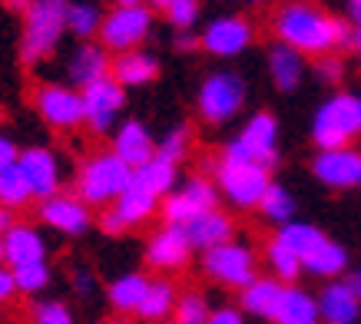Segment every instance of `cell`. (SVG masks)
<instances>
[{
    "instance_id": "35",
    "label": "cell",
    "mask_w": 361,
    "mask_h": 324,
    "mask_svg": "<svg viewBox=\"0 0 361 324\" xmlns=\"http://www.w3.org/2000/svg\"><path fill=\"white\" fill-rule=\"evenodd\" d=\"M259 212H262L272 225H279V228L288 225V222H295V195L288 192L285 185L272 182L262 199V206H259Z\"/></svg>"
},
{
    "instance_id": "29",
    "label": "cell",
    "mask_w": 361,
    "mask_h": 324,
    "mask_svg": "<svg viewBox=\"0 0 361 324\" xmlns=\"http://www.w3.org/2000/svg\"><path fill=\"white\" fill-rule=\"evenodd\" d=\"M149 285H153V278H146L142 271H126V275H120V278L106 288V298H110V304L120 314H136L140 304L146 301Z\"/></svg>"
},
{
    "instance_id": "51",
    "label": "cell",
    "mask_w": 361,
    "mask_h": 324,
    "mask_svg": "<svg viewBox=\"0 0 361 324\" xmlns=\"http://www.w3.org/2000/svg\"><path fill=\"white\" fill-rule=\"evenodd\" d=\"M355 54H358V63H361V30L355 33Z\"/></svg>"
},
{
    "instance_id": "16",
    "label": "cell",
    "mask_w": 361,
    "mask_h": 324,
    "mask_svg": "<svg viewBox=\"0 0 361 324\" xmlns=\"http://www.w3.org/2000/svg\"><path fill=\"white\" fill-rule=\"evenodd\" d=\"M37 218L47 228L60 232V235H83L93 225V208L73 192H60L54 199H47V202H37Z\"/></svg>"
},
{
    "instance_id": "4",
    "label": "cell",
    "mask_w": 361,
    "mask_h": 324,
    "mask_svg": "<svg viewBox=\"0 0 361 324\" xmlns=\"http://www.w3.org/2000/svg\"><path fill=\"white\" fill-rule=\"evenodd\" d=\"M361 136V93H335L312 116V139L318 149H345Z\"/></svg>"
},
{
    "instance_id": "1",
    "label": "cell",
    "mask_w": 361,
    "mask_h": 324,
    "mask_svg": "<svg viewBox=\"0 0 361 324\" xmlns=\"http://www.w3.org/2000/svg\"><path fill=\"white\" fill-rule=\"evenodd\" d=\"M279 44L292 46L302 56H331L338 46L348 44V23L331 17L315 4H285L272 20Z\"/></svg>"
},
{
    "instance_id": "52",
    "label": "cell",
    "mask_w": 361,
    "mask_h": 324,
    "mask_svg": "<svg viewBox=\"0 0 361 324\" xmlns=\"http://www.w3.org/2000/svg\"><path fill=\"white\" fill-rule=\"evenodd\" d=\"M0 265H4V245H0Z\"/></svg>"
},
{
    "instance_id": "27",
    "label": "cell",
    "mask_w": 361,
    "mask_h": 324,
    "mask_svg": "<svg viewBox=\"0 0 361 324\" xmlns=\"http://www.w3.org/2000/svg\"><path fill=\"white\" fill-rule=\"evenodd\" d=\"M348 268V249L335 242V238H325L305 261H302V271L305 275H315V278L325 281H338V275H345Z\"/></svg>"
},
{
    "instance_id": "26",
    "label": "cell",
    "mask_w": 361,
    "mask_h": 324,
    "mask_svg": "<svg viewBox=\"0 0 361 324\" xmlns=\"http://www.w3.org/2000/svg\"><path fill=\"white\" fill-rule=\"evenodd\" d=\"M133 185L146 189L149 195H156V199L163 202L166 195L179 185V166L169 162V159H163V156H153L146 166H140V169L133 173Z\"/></svg>"
},
{
    "instance_id": "21",
    "label": "cell",
    "mask_w": 361,
    "mask_h": 324,
    "mask_svg": "<svg viewBox=\"0 0 361 324\" xmlns=\"http://www.w3.org/2000/svg\"><path fill=\"white\" fill-rule=\"evenodd\" d=\"M285 288H288V285L275 281L272 275H259L252 285H245L239 292L242 314H245V318H259V321H275V318H279V308H282Z\"/></svg>"
},
{
    "instance_id": "44",
    "label": "cell",
    "mask_w": 361,
    "mask_h": 324,
    "mask_svg": "<svg viewBox=\"0 0 361 324\" xmlns=\"http://www.w3.org/2000/svg\"><path fill=\"white\" fill-rule=\"evenodd\" d=\"M17 162H20V146H17L11 136H4V132H0V173L13 169Z\"/></svg>"
},
{
    "instance_id": "30",
    "label": "cell",
    "mask_w": 361,
    "mask_h": 324,
    "mask_svg": "<svg viewBox=\"0 0 361 324\" xmlns=\"http://www.w3.org/2000/svg\"><path fill=\"white\" fill-rule=\"evenodd\" d=\"M176 298H179V292H176L173 281L169 278H153L149 292H146V301L140 304L136 318H142L146 324H166V318H169L173 308H176Z\"/></svg>"
},
{
    "instance_id": "48",
    "label": "cell",
    "mask_w": 361,
    "mask_h": 324,
    "mask_svg": "<svg viewBox=\"0 0 361 324\" xmlns=\"http://www.w3.org/2000/svg\"><path fill=\"white\" fill-rule=\"evenodd\" d=\"M199 46V37H192V33H179L176 37V50H196Z\"/></svg>"
},
{
    "instance_id": "33",
    "label": "cell",
    "mask_w": 361,
    "mask_h": 324,
    "mask_svg": "<svg viewBox=\"0 0 361 324\" xmlns=\"http://www.w3.org/2000/svg\"><path fill=\"white\" fill-rule=\"evenodd\" d=\"M265 265L272 271V278L282 281V285H295V281L305 275V271H302V258L292 255L279 238H269V245H265Z\"/></svg>"
},
{
    "instance_id": "18",
    "label": "cell",
    "mask_w": 361,
    "mask_h": 324,
    "mask_svg": "<svg viewBox=\"0 0 361 324\" xmlns=\"http://www.w3.org/2000/svg\"><path fill=\"white\" fill-rule=\"evenodd\" d=\"M0 245H4V265L11 271L47 261V238H44V232L37 225H30V222H13V225L0 235Z\"/></svg>"
},
{
    "instance_id": "41",
    "label": "cell",
    "mask_w": 361,
    "mask_h": 324,
    "mask_svg": "<svg viewBox=\"0 0 361 324\" xmlns=\"http://www.w3.org/2000/svg\"><path fill=\"white\" fill-rule=\"evenodd\" d=\"M33 324H77L73 311L66 308L63 301H37L30 311Z\"/></svg>"
},
{
    "instance_id": "3",
    "label": "cell",
    "mask_w": 361,
    "mask_h": 324,
    "mask_svg": "<svg viewBox=\"0 0 361 324\" xmlns=\"http://www.w3.org/2000/svg\"><path fill=\"white\" fill-rule=\"evenodd\" d=\"M63 33H66L63 0H37V4H27V11H23L20 60L27 66H40L47 56L56 54Z\"/></svg>"
},
{
    "instance_id": "20",
    "label": "cell",
    "mask_w": 361,
    "mask_h": 324,
    "mask_svg": "<svg viewBox=\"0 0 361 324\" xmlns=\"http://www.w3.org/2000/svg\"><path fill=\"white\" fill-rule=\"evenodd\" d=\"M110 54L103 50L99 44H80L73 54H70V60H66V87L73 89H87L93 87V83H99V80H106L110 76Z\"/></svg>"
},
{
    "instance_id": "8",
    "label": "cell",
    "mask_w": 361,
    "mask_h": 324,
    "mask_svg": "<svg viewBox=\"0 0 361 324\" xmlns=\"http://www.w3.org/2000/svg\"><path fill=\"white\" fill-rule=\"evenodd\" d=\"M222 156L242 162H259L265 169H272L275 159H279V119L272 113H255L239 130V136H232L222 146Z\"/></svg>"
},
{
    "instance_id": "19",
    "label": "cell",
    "mask_w": 361,
    "mask_h": 324,
    "mask_svg": "<svg viewBox=\"0 0 361 324\" xmlns=\"http://www.w3.org/2000/svg\"><path fill=\"white\" fill-rule=\"evenodd\" d=\"M110 152L136 173L140 166H146V162L156 156V136L146 130V123H140V119H123L120 126L113 130V149Z\"/></svg>"
},
{
    "instance_id": "2",
    "label": "cell",
    "mask_w": 361,
    "mask_h": 324,
    "mask_svg": "<svg viewBox=\"0 0 361 324\" xmlns=\"http://www.w3.org/2000/svg\"><path fill=\"white\" fill-rule=\"evenodd\" d=\"M133 185V169L123 159H116L110 149L106 152H90L80 162L77 182H73V195L83 199L90 208H110L116 206L126 189Z\"/></svg>"
},
{
    "instance_id": "12",
    "label": "cell",
    "mask_w": 361,
    "mask_h": 324,
    "mask_svg": "<svg viewBox=\"0 0 361 324\" xmlns=\"http://www.w3.org/2000/svg\"><path fill=\"white\" fill-rule=\"evenodd\" d=\"M83 96V126H87L93 136H106L120 126V113H123V103H126V89L106 76L99 80L93 87L80 89Z\"/></svg>"
},
{
    "instance_id": "53",
    "label": "cell",
    "mask_w": 361,
    "mask_h": 324,
    "mask_svg": "<svg viewBox=\"0 0 361 324\" xmlns=\"http://www.w3.org/2000/svg\"><path fill=\"white\" fill-rule=\"evenodd\" d=\"M166 324H173V321H166Z\"/></svg>"
},
{
    "instance_id": "5",
    "label": "cell",
    "mask_w": 361,
    "mask_h": 324,
    "mask_svg": "<svg viewBox=\"0 0 361 324\" xmlns=\"http://www.w3.org/2000/svg\"><path fill=\"white\" fill-rule=\"evenodd\" d=\"M212 173H216V189H219V195L232 208H239V212H249V208L262 206L265 192H269V185H272V169H265L259 162H242V159H226V156H219Z\"/></svg>"
},
{
    "instance_id": "15",
    "label": "cell",
    "mask_w": 361,
    "mask_h": 324,
    "mask_svg": "<svg viewBox=\"0 0 361 324\" xmlns=\"http://www.w3.org/2000/svg\"><path fill=\"white\" fill-rule=\"evenodd\" d=\"M312 175L329 189H358L361 185V149L345 146V149H318L312 159Z\"/></svg>"
},
{
    "instance_id": "10",
    "label": "cell",
    "mask_w": 361,
    "mask_h": 324,
    "mask_svg": "<svg viewBox=\"0 0 361 324\" xmlns=\"http://www.w3.org/2000/svg\"><path fill=\"white\" fill-rule=\"evenodd\" d=\"M245 106V83L235 73H209L199 87L196 109L199 119L209 126H222L232 116H239V109Z\"/></svg>"
},
{
    "instance_id": "14",
    "label": "cell",
    "mask_w": 361,
    "mask_h": 324,
    "mask_svg": "<svg viewBox=\"0 0 361 324\" xmlns=\"http://www.w3.org/2000/svg\"><path fill=\"white\" fill-rule=\"evenodd\" d=\"M252 37V23L239 13H226V17H212L199 33V46L212 56H239L242 50H249Z\"/></svg>"
},
{
    "instance_id": "24",
    "label": "cell",
    "mask_w": 361,
    "mask_h": 324,
    "mask_svg": "<svg viewBox=\"0 0 361 324\" xmlns=\"http://www.w3.org/2000/svg\"><path fill=\"white\" fill-rule=\"evenodd\" d=\"M269 76H272L275 89H282V93H295L298 87H302V80H305V56L295 54L292 46H285L275 40L272 46H269Z\"/></svg>"
},
{
    "instance_id": "50",
    "label": "cell",
    "mask_w": 361,
    "mask_h": 324,
    "mask_svg": "<svg viewBox=\"0 0 361 324\" xmlns=\"http://www.w3.org/2000/svg\"><path fill=\"white\" fill-rule=\"evenodd\" d=\"M13 225V218H11V212H7V208L0 206V235H4V232H7V228Z\"/></svg>"
},
{
    "instance_id": "28",
    "label": "cell",
    "mask_w": 361,
    "mask_h": 324,
    "mask_svg": "<svg viewBox=\"0 0 361 324\" xmlns=\"http://www.w3.org/2000/svg\"><path fill=\"white\" fill-rule=\"evenodd\" d=\"M163 206L156 195H149L146 189L140 185H130L126 192L116 199V206H110V212L120 218L123 228H133V225H142V222H149L156 216V208Z\"/></svg>"
},
{
    "instance_id": "38",
    "label": "cell",
    "mask_w": 361,
    "mask_h": 324,
    "mask_svg": "<svg viewBox=\"0 0 361 324\" xmlns=\"http://www.w3.org/2000/svg\"><path fill=\"white\" fill-rule=\"evenodd\" d=\"M159 11L179 33H189L202 17V7L196 0H166V4H159Z\"/></svg>"
},
{
    "instance_id": "36",
    "label": "cell",
    "mask_w": 361,
    "mask_h": 324,
    "mask_svg": "<svg viewBox=\"0 0 361 324\" xmlns=\"http://www.w3.org/2000/svg\"><path fill=\"white\" fill-rule=\"evenodd\" d=\"M209 314H212V304L202 292L189 288V292H179L173 308V324H209Z\"/></svg>"
},
{
    "instance_id": "40",
    "label": "cell",
    "mask_w": 361,
    "mask_h": 324,
    "mask_svg": "<svg viewBox=\"0 0 361 324\" xmlns=\"http://www.w3.org/2000/svg\"><path fill=\"white\" fill-rule=\"evenodd\" d=\"M189 139H192L189 126H173L163 139H156V156H163V159L183 166V159L189 156Z\"/></svg>"
},
{
    "instance_id": "37",
    "label": "cell",
    "mask_w": 361,
    "mask_h": 324,
    "mask_svg": "<svg viewBox=\"0 0 361 324\" xmlns=\"http://www.w3.org/2000/svg\"><path fill=\"white\" fill-rule=\"evenodd\" d=\"M33 202L30 189H27V182H23V173L13 166V169H7V173H0V206L7 208V212H13V208H27Z\"/></svg>"
},
{
    "instance_id": "34",
    "label": "cell",
    "mask_w": 361,
    "mask_h": 324,
    "mask_svg": "<svg viewBox=\"0 0 361 324\" xmlns=\"http://www.w3.org/2000/svg\"><path fill=\"white\" fill-rule=\"evenodd\" d=\"M99 27H103V11L97 4H66V30L83 44L99 37Z\"/></svg>"
},
{
    "instance_id": "11",
    "label": "cell",
    "mask_w": 361,
    "mask_h": 324,
    "mask_svg": "<svg viewBox=\"0 0 361 324\" xmlns=\"http://www.w3.org/2000/svg\"><path fill=\"white\" fill-rule=\"evenodd\" d=\"M33 109L50 130L73 132L83 126V96L66 83H40L33 89Z\"/></svg>"
},
{
    "instance_id": "46",
    "label": "cell",
    "mask_w": 361,
    "mask_h": 324,
    "mask_svg": "<svg viewBox=\"0 0 361 324\" xmlns=\"http://www.w3.org/2000/svg\"><path fill=\"white\" fill-rule=\"evenodd\" d=\"M17 294V285H13V271L7 265H0V304H7Z\"/></svg>"
},
{
    "instance_id": "17",
    "label": "cell",
    "mask_w": 361,
    "mask_h": 324,
    "mask_svg": "<svg viewBox=\"0 0 361 324\" xmlns=\"http://www.w3.org/2000/svg\"><path fill=\"white\" fill-rule=\"evenodd\" d=\"M189 258H192V245L186 238V228L163 225L146 242V265L156 271H183Z\"/></svg>"
},
{
    "instance_id": "6",
    "label": "cell",
    "mask_w": 361,
    "mask_h": 324,
    "mask_svg": "<svg viewBox=\"0 0 361 324\" xmlns=\"http://www.w3.org/2000/svg\"><path fill=\"white\" fill-rule=\"evenodd\" d=\"M153 30V11L140 4V0H123L116 7L103 13V27H99V46L106 54H130L146 44V37Z\"/></svg>"
},
{
    "instance_id": "32",
    "label": "cell",
    "mask_w": 361,
    "mask_h": 324,
    "mask_svg": "<svg viewBox=\"0 0 361 324\" xmlns=\"http://www.w3.org/2000/svg\"><path fill=\"white\" fill-rule=\"evenodd\" d=\"M272 238H279V242H282L292 255H298V258L305 261L308 255H312V251H315L329 235H325L318 225H312V222H288V225H282Z\"/></svg>"
},
{
    "instance_id": "13",
    "label": "cell",
    "mask_w": 361,
    "mask_h": 324,
    "mask_svg": "<svg viewBox=\"0 0 361 324\" xmlns=\"http://www.w3.org/2000/svg\"><path fill=\"white\" fill-rule=\"evenodd\" d=\"M17 169L23 173V182L30 189V195L37 202H47L60 195V185H63V162L50 146H27L20 152V162Z\"/></svg>"
},
{
    "instance_id": "42",
    "label": "cell",
    "mask_w": 361,
    "mask_h": 324,
    "mask_svg": "<svg viewBox=\"0 0 361 324\" xmlns=\"http://www.w3.org/2000/svg\"><path fill=\"white\" fill-rule=\"evenodd\" d=\"M341 76H345L341 60H335V56H318V63H315V80L318 83H325V87H338Z\"/></svg>"
},
{
    "instance_id": "49",
    "label": "cell",
    "mask_w": 361,
    "mask_h": 324,
    "mask_svg": "<svg viewBox=\"0 0 361 324\" xmlns=\"http://www.w3.org/2000/svg\"><path fill=\"white\" fill-rule=\"evenodd\" d=\"M345 285H348L351 292H355V294L361 298V268H355L351 275H345Z\"/></svg>"
},
{
    "instance_id": "43",
    "label": "cell",
    "mask_w": 361,
    "mask_h": 324,
    "mask_svg": "<svg viewBox=\"0 0 361 324\" xmlns=\"http://www.w3.org/2000/svg\"><path fill=\"white\" fill-rule=\"evenodd\" d=\"M70 288L77 292V298H90V294L97 292V278H93V271L90 268H73L70 271Z\"/></svg>"
},
{
    "instance_id": "45",
    "label": "cell",
    "mask_w": 361,
    "mask_h": 324,
    "mask_svg": "<svg viewBox=\"0 0 361 324\" xmlns=\"http://www.w3.org/2000/svg\"><path fill=\"white\" fill-rule=\"evenodd\" d=\"M209 324H249V318L242 314V308L222 304V308H212V314H209Z\"/></svg>"
},
{
    "instance_id": "25",
    "label": "cell",
    "mask_w": 361,
    "mask_h": 324,
    "mask_svg": "<svg viewBox=\"0 0 361 324\" xmlns=\"http://www.w3.org/2000/svg\"><path fill=\"white\" fill-rule=\"evenodd\" d=\"M110 76L123 89L146 87V83H153L156 76H159V60L153 54H146V50H130V54L113 56Z\"/></svg>"
},
{
    "instance_id": "23",
    "label": "cell",
    "mask_w": 361,
    "mask_h": 324,
    "mask_svg": "<svg viewBox=\"0 0 361 324\" xmlns=\"http://www.w3.org/2000/svg\"><path fill=\"white\" fill-rule=\"evenodd\" d=\"M232 235H235V222H232L222 208H212V212L199 216L196 222L186 225V238H189V245H192V251L219 249V245L232 242Z\"/></svg>"
},
{
    "instance_id": "7",
    "label": "cell",
    "mask_w": 361,
    "mask_h": 324,
    "mask_svg": "<svg viewBox=\"0 0 361 324\" xmlns=\"http://www.w3.org/2000/svg\"><path fill=\"white\" fill-rule=\"evenodd\" d=\"M202 275L209 281H216L222 288H232V292H242L245 285L259 278V258H255V249L249 242H239L232 238L219 249L202 251Z\"/></svg>"
},
{
    "instance_id": "9",
    "label": "cell",
    "mask_w": 361,
    "mask_h": 324,
    "mask_svg": "<svg viewBox=\"0 0 361 324\" xmlns=\"http://www.w3.org/2000/svg\"><path fill=\"white\" fill-rule=\"evenodd\" d=\"M212 208H219V189L216 182H209L206 175H189L176 185L173 192L163 199V222L176 228H186L189 222H196L199 216H206Z\"/></svg>"
},
{
    "instance_id": "47",
    "label": "cell",
    "mask_w": 361,
    "mask_h": 324,
    "mask_svg": "<svg viewBox=\"0 0 361 324\" xmlns=\"http://www.w3.org/2000/svg\"><path fill=\"white\" fill-rule=\"evenodd\" d=\"M345 17H348V23H355L361 30V0H348L345 4Z\"/></svg>"
},
{
    "instance_id": "22",
    "label": "cell",
    "mask_w": 361,
    "mask_h": 324,
    "mask_svg": "<svg viewBox=\"0 0 361 324\" xmlns=\"http://www.w3.org/2000/svg\"><path fill=\"white\" fill-rule=\"evenodd\" d=\"M315 298H318V324H358L361 298L345 285V278L329 281Z\"/></svg>"
},
{
    "instance_id": "31",
    "label": "cell",
    "mask_w": 361,
    "mask_h": 324,
    "mask_svg": "<svg viewBox=\"0 0 361 324\" xmlns=\"http://www.w3.org/2000/svg\"><path fill=\"white\" fill-rule=\"evenodd\" d=\"M275 324H318V298L298 285H288Z\"/></svg>"
},
{
    "instance_id": "39",
    "label": "cell",
    "mask_w": 361,
    "mask_h": 324,
    "mask_svg": "<svg viewBox=\"0 0 361 324\" xmlns=\"http://www.w3.org/2000/svg\"><path fill=\"white\" fill-rule=\"evenodd\" d=\"M50 281H54V271H50L47 261H40V265H27V268H13V285H17V292L20 294L47 292Z\"/></svg>"
}]
</instances>
